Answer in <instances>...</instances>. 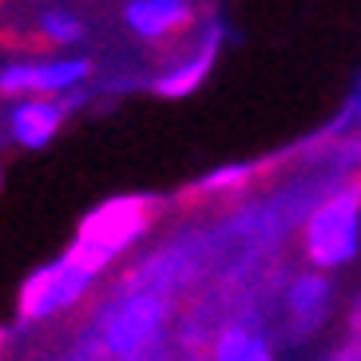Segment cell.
<instances>
[{
	"label": "cell",
	"mask_w": 361,
	"mask_h": 361,
	"mask_svg": "<svg viewBox=\"0 0 361 361\" xmlns=\"http://www.w3.org/2000/svg\"><path fill=\"white\" fill-rule=\"evenodd\" d=\"M36 32H40V40L48 44L52 52H75V48L87 40V20L75 8L48 4V8L36 12Z\"/></svg>",
	"instance_id": "obj_10"
},
{
	"label": "cell",
	"mask_w": 361,
	"mask_h": 361,
	"mask_svg": "<svg viewBox=\"0 0 361 361\" xmlns=\"http://www.w3.org/2000/svg\"><path fill=\"white\" fill-rule=\"evenodd\" d=\"M92 60L80 52L16 56L0 64V96L8 99H64L87 84Z\"/></svg>",
	"instance_id": "obj_5"
},
{
	"label": "cell",
	"mask_w": 361,
	"mask_h": 361,
	"mask_svg": "<svg viewBox=\"0 0 361 361\" xmlns=\"http://www.w3.org/2000/svg\"><path fill=\"white\" fill-rule=\"evenodd\" d=\"M147 226H151V202L147 199H131V195L107 199L80 223V231H75L68 250L75 258H84L96 274H104L119 255H128L131 246L143 238Z\"/></svg>",
	"instance_id": "obj_2"
},
{
	"label": "cell",
	"mask_w": 361,
	"mask_h": 361,
	"mask_svg": "<svg viewBox=\"0 0 361 361\" xmlns=\"http://www.w3.org/2000/svg\"><path fill=\"white\" fill-rule=\"evenodd\" d=\"M96 270L84 258H75L72 250H64L60 258L36 266L24 278L20 294H16V314H20V322H52L60 314H72L96 290Z\"/></svg>",
	"instance_id": "obj_4"
},
{
	"label": "cell",
	"mask_w": 361,
	"mask_h": 361,
	"mask_svg": "<svg viewBox=\"0 0 361 361\" xmlns=\"http://www.w3.org/2000/svg\"><path fill=\"white\" fill-rule=\"evenodd\" d=\"M334 302H338V290H334L329 274H322V270L298 274L286 290V318L294 326V334L322 329L329 322V314H334Z\"/></svg>",
	"instance_id": "obj_8"
},
{
	"label": "cell",
	"mask_w": 361,
	"mask_h": 361,
	"mask_svg": "<svg viewBox=\"0 0 361 361\" xmlns=\"http://www.w3.org/2000/svg\"><path fill=\"white\" fill-rule=\"evenodd\" d=\"M119 16H123V28L135 40L167 44L191 32L195 20H199V8L187 4V0H128L119 8Z\"/></svg>",
	"instance_id": "obj_6"
},
{
	"label": "cell",
	"mask_w": 361,
	"mask_h": 361,
	"mask_svg": "<svg viewBox=\"0 0 361 361\" xmlns=\"http://www.w3.org/2000/svg\"><path fill=\"white\" fill-rule=\"evenodd\" d=\"M68 123L64 99H12L8 107V139L24 151H44Z\"/></svg>",
	"instance_id": "obj_7"
},
{
	"label": "cell",
	"mask_w": 361,
	"mask_h": 361,
	"mask_svg": "<svg viewBox=\"0 0 361 361\" xmlns=\"http://www.w3.org/2000/svg\"><path fill=\"white\" fill-rule=\"evenodd\" d=\"M167 322H171L167 290L131 282V286L99 314L96 345L116 361H139L163 341Z\"/></svg>",
	"instance_id": "obj_1"
},
{
	"label": "cell",
	"mask_w": 361,
	"mask_h": 361,
	"mask_svg": "<svg viewBox=\"0 0 361 361\" xmlns=\"http://www.w3.org/2000/svg\"><path fill=\"white\" fill-rule=\"evenodd\" d=\"M211 52H214L211 44H195L187 56H175V60L155 75V92H159V96H183V92H191L202 75H207V68H211Z\"/></svg>",
	"instance_id": "obj_11"
},
{
	"label": "cell",
	"mask_w": 361,
	"mask_h": 361,
	"mask_svg": "<svg viewBox=\"0 0 361 361\" xmlns=\"http://www.w3.org/2000/svg\"><path fill=\"white\" fill-rule=\"evenodd\" d=\"M302 255L318 270H341L361 255V187L334 191L302 226Z\"/></svg>",
	"instance_id": "obj_3"
},
{
	"label": "cell",
	"mask_w": 361,
	"mask_h": 361,
	"mask_svg": "<svg viewBox=\"0 0 361 361\" xmlns=\"http://www.w3.org/2000/svg\"><path fill=\"white\" fill-rule=\"evenodd\" d=\"M211 361H278L274 341L255 322H226L211 341Z\"/></svg>",
	"instance_id": "obj_9"
}]
</instances>
